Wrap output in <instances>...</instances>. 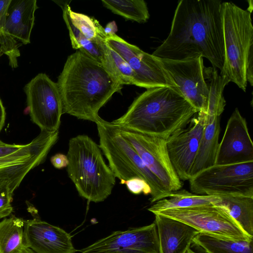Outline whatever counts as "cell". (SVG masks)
Segmentation results:
<instances>
[{
    "label": "cell",
    "mask_w": 253,
    "mask_h": 253,
    "mask_svg": "<svg viewBox=\"0 0 253 253\" xmlns=\"http://www.w3.org/2000/svg\"><path fill=\"white\" fill-rule=\"evenodd\" d=\"M248 2H249V7L247 10L251 13L252 12V10H253V1L250 0H248Z\"/></svg>",
    "instance_id": "38"
},
{
    "label": "cell",
    "mask_w": 253,
    "mask_h": 253,
    "mask_svg": "<svg viewBox=\"0 0 253 253\" xmlns=\"http://www.w3.org/2000/svg\"><path fill=\"white\" fill-rule=\"evenodd\" d=\"M214 205L219 207L240 226L244 233L253 238V198L245 196H218Z\"/></svg>",
    "instance_id": "23"
},
{
    "label": "cell",
    "mask_w": 253,
    "mask_h": 253,
    "mask_svg": "<svg viewBox=\"0 0 253 253\" xmlns=\"http://www.w3.org/2000/svg\"><path fill=\"white\" fill-rule=\"evenodd\" d=\"M219 133L220 117L207 115L198 150L190 172V177L215 165Z\"/></svg>",
    "instance_id": "21"
},
{
    "label": "cell",
    "mask_w": 253,
    "mask_h": 253,
    "mask_svg": "<svg viewBox=\"0 0 253 253\" xmlns=\"http://www.w3.org/2000/svg\"><path fill=\"white\" fill-rule=\"evenodd\" d=\"M246 79L250 85L253 84V47L250 49L246 66Z\"/></svg>",
    "instance_id": "32"
},
{
    "label": "cell",
    "mask_w": 253,
    "mask_h": 253,
    "mask_svg": "<svg viewBox=\"0 0 253 253\" xmlns=\"http://www.w3.org/2000/svg\"><path fill=\"white\" fill-rule=\"evenodd\" d=\"M59 137V131H41L30 143L0 157V179L10 181L16 189L28 172L42 163Z\"/></svg>",
    "instance_id": "12"
},
{
    "label": "cell",
    "mask_w": 253,
    "mask_h": 253,
    "mask_svg": "<svg viewBox=\"0 0 253 253\" xmlns=\"http://www.w3.org/2000/svg\"><path fill=\"white\" fill-rule=\"evenodd\" d=\"M21 253H36L33 250L25 246Z\"/></svg>",
    "instance_id": "37"
},
{
    "label": "cell",
    "mask_w": 253,
    "mask_h": 253,
    "mask_svg": "<svg viewBox=\"0 0 253 253\" xmlns=\"http://www.w3.org/2000/svg\"><path fill=\"white\" fill-rule=\"evenodd\" d=\"M253 161V143L246 120L236 108L230 117L219 143L215 165Z\"/></svg>",
    "instance_id": "17"
},
{
    "label": "cell",
    "mask_w": 253,
    "mask_h": 253,
    "mask_svg": "<svg viewBox=\"0 0 253 253\" xmlns=\"http://www.w3.org/2000/svg\"><path fill=\"white\" fill-rule=\"evenodd\" d=\"M63 113L96 123L99 110L121 85L97 60L81 49L68 56L58 78Z\"/></svg>",
    "instance_id": "2"
},
{
    "label": "cell",
    "mask_w": 253,
    "mask_h": 253,
    "mask_svg": "<svg viewBox=\"0 0 253 253\" xmlns=\"http://www.w3.org/2000/svg\"><path fill=\"white\" fill-rule=\"evenodd\" d=\"M105 41L133 70L134 85L146 89L162 86L178 87L159 58L144 52L116 34L106 35Z\"/></svg>",
    "instance_id": "11"
},
{
    "label": "cell",
    "mask_w": 253,
    "mask_h": 253,
    "mask_svg": "<svg viewBox=\"0 0 253 253\" xmlns=\"http://www.w3.org/2000/svg\"><path fill=\"white\" fill-rule=\"evenodd\" d=\"M120 183L125 184L128 190L133 194L143 193L145 195H148L151 193V189L149 185L141 178L134 177L127 180H122Z\"/></svg>",
    "instance_id": "30"
},
{
    "label": "cell",
    "mask_w": 253,
    "mask_h": 253,
    "mask_svg": "<svg viewBox=\"0 0 253 253\" xmlns=\"http://www.w3.org/2000/svg\"><path fill=\"white\" fill-rule=\"evenodd\" d=\"M11 0H0V32L4 26L6 14Z\"/></svg>",
    "instance_id": "33"
},
{
    "label": "cell",
    "mask_w": 253,
    "mask_h": 253,
    "mask_svg": "<svg viewBox=\"0 0 253 253\" xmlns=\"http://www.w3.org/2000/svg\"><path fill=\"white\" fill-rule=\"evenodd\" d=\"M38 8L36 0H11L1 31L23 44L30 43Z\"/></svg>",
    "instance_id": "20"
},
{
    "label": "cell",
    "mask_w": 253,
    "mask_h": 253,
    "mask_svg": "<svg viewBox=\"0 0 253 253\" xmlns=\"http://www.w3.org/2000/svg\"><path fill=\"white\" fill-rule=\"evenodd\" d=\"M185 253H198L194 252L193 250H192L191 249V247H189V248H188V249L186 250V252H185Z\"/></svg>",
    "instance_id": "39"
},
{
    "label": "cell",
    "mask_w": 253,
    "mask_h": 253,
    "mask_svg": "<svg viewBox=\"0 0 253 253\" xmlns=\"http://www.w3.org/2000/svg\"><path fill=\"white\" fill-rule=\"evenodd\" d=\"M188 180L191 191L195 194L253 198V161L214 165Z\"/></svg>",
    "instance_id": "7"
},
{
    "label": "cell",
    "mask_w": 253,
    "mask_h": 253,
    "mask_svg": "<svg viewBox=\"0 0 253 253\" xmlns=\"http://www.w3.org/2000/svg\"><path fill=\"white\" fill-rule=\"evenodd\" d=\"M24 145L6 144L0 146V157L11 154L21 149Z\"/></svg>",
    "instance_id": "34"
},
{
    "label": "cell",
    "mask_w": 253,
    "mask_h": 253,
    "mask_svg": "<svg viewBox=\"0 0 253 253\" xmlns=\"http://www.w3.org/2000/svg\"><path fill=\"white\" fill-rule=\"evenodd\" d=\"M95 124L99 138V147L107 159L109 167L115 177L122 181L138 177L146 181L151 189V203L167 197L169 193L117 127L101 117Z\"/></svg>",
    "instance_id": "5"
},
{
    "label": "cell",
    "mask_w": 253,
    "mask_h": 253,
    "mask_svg": "<svg viewBox=\"0 0 253 253\" xmlns=\"http://www.w3.org/2000/svg\"><path fill=\"white\" fill-rule=\"evenodd\" d=\"M198 112L178 87H157L138 95L126 112L111 123L117 127L167 139L186 126Z\"/></svg>",
    "instance_id": "3"
},
{
    "label": "cell",
    "mask_w": 253,
    "mask_h": 253,
    "mask_svg": "<svg viewBox=\"0 0 253 253\" xmlns=\"http://www.w3.org/2000/svg\"><path fill=\"white\" fill-rule=\"evenodd\" d=\"M222 2L179 1L168 37L152 54L175 60L205 57L221 71L224 61Z\"/></svg>",
    "instance_id": "1"
},
{
    "label": "cell",
    "mask_w": 253,
    "mask_h": 253,
    "mask_svg": "<svg viewBox=\"0 0 253 253\" xmlns=\"http://www.w3.org/2000/svg\"><path fill=\"white\" fill-rule=\"evenodd\" d=\"M101 64L121 85L134 84L135 75L127 62L105 41Z\"/></svg>",
    "instance_id": "27"
},
{
    "label": "cell",
    "mask_w": 253,
    "mask_h": 253,
    "mask_svg": "<svg viewBox=\"0 0 253 253\" xmlns=\"http://www.w3.org/2000/svg\"><path fill=\"white\" fill-rule=\"evenodd\" d=\"M6 113L5 108L0 98V131L4 126L5 120Z\"/></svg>",
    "instance_id": "36"
},
{
    "label": "cell",
    "mask_w": 253,
    "mask_h": 253,
    "mask_svg": "<svg viewBox=\"0 0 253 253\" xmlns=\"http://www.w3.org/2000/svg\"><path fill=\"white\" fill-rule=\"evenodd\" d=\"M116 127L169 193L181 189L182 183L170 161L166 139Z\"/></svg>",
    "instance_id": "10"
},
{
    "label": "cell",
    "mask_w": 253,
    "mask_h": 253,
    "mask_svg": "<svg viewBox=\"0 0 253 253\" xmlns=\"http://www.w3.org/2000/svg\"><path fill=\"white\" fill-rule=\"evenodd\" d=\"M6 143H5L4 142H2L0 139V146H4L5 145H6Z\"/></svg>",
    "instance_id": "40"
},
{
    "label": "cell",
    "mask_w": 253,
    "mask_h": 253,
    "mask_svg": "<svg viewBox=\"0 0 253 253\" xmlns=\"http://www.w3.org/2000/svg\"><path fill=\"white\" fill-rule=\"evenodd\" d=\"M155 214L182 222L200 232L235 240L253 239L244 233L226 211L214 205L169 209Z\"/></svg>",
    "instance_id": "8"
},
{
    "label": "cell",
    "mask_w": 253,
    "mask_h": 253,
    "mask_svg": "<svg viewBox=\"0 0 253 253\" xmlns=\"http://www.w3.org/2000/svg\"><path fill=\"white\" fill-rule=\"evenodd\" d=\"M207 119V114L198 112L186 126L166 139L170 161L180 180H188L190 178Z\"/></svg>",
    "instance_id": "15"
},
{
    "label": "cell",
    "mask_w": 253,
    "mask_h": 253,
    "mask_svg": "<svg viewBox=\"0 0 253 253\" xmlns=\"http://www.w3.org/2000/svg\"><path fill=\"white\" fill-rule=\"evenodd\" d=\"M24 91L31 121L41 131L58 130L63 106L57 83L40 73L25 85Z\"/></svg>",
    "instance_id": "9"
},
{
    "label": "cell",
    "mask_w": 253,
    "mask_h": 253,
    "mask_svg": "<svg viewBox=\"0 0 253 253\" xmlns=\"http://www.w3.org/2000/svg\"><path fill=\"white\" fill-rule=\"evenodd\" d=\"M219 198L218 196L200 195L185 189H180L169 193L167 197L155 202L148 210L155 214L169 209L214 205Z\"/></svg>",
    "instance_id": "24"
},
{
    "label": "cell",
    "mask_w": 253,
    "mask_h": 253,
    "mask_svg": "<svg viewBox=\"0 0 253 253\" xmlns=\"http://www.w3.org/2000/svg\"><path fill=\"white\" fill-rule=\"evenodd\" d=\"M2 53L1 52V49H0V56H1L2 55Z\"/></svg>",
    "instance_id": "41"
},
{
    "label": "cell",
    "mask_w": 253,
    "mask_h": 253,
    "mask_svg": "<svg viewBox=\"0 0 253 253\" xmlns=\"http://www.w3.org/2000/svg\"><path fill=\"white\" fill-rule=\"evenodd\" d=\"M80 253H160L156 224L116 231L78 251Z\"/></svg>",
    "instance_id": "13"
},
{
    "label": "cell",
    "mask_w": 253,
    "mask_h": 253,
    "mask_svg": "<svg viewBox=\"0 0 253 253\" xmlns=\"http://www.w3.org/2000/svg\"><path fill=\"white\" fill-rule=\"evenodd\" d=\"M160 59L184 97L198 112L207 114L209 89L204 77L203 58Z\"/></svg>",
    "instance_id": "14"
},
{
    "label": "cell",
    "mask_w": 253,
    "mask_h": 253,
    "mask_svg": "<svg viewBox=\"0 0 253 253\" xmlns=\"http://www.w3.org/2000/svg\"><path fill=\"white\" fill-rule=\"evenodd\" d=\"M160 253H185L200 232L177 220L155 214Z\"/></svg>",
    "instance_id": "19"
},
{
    "label": "cell",
    "mask_w": 253,
    "mask_h": 253,
    "mask_svg": "<svg viewBox=\"0 0 253 253\" xmlns=\"http://www.w3.org/2000/svg\"><path fill=\"white\" fill-rule=\"evenodd\" d=\"M204 74L209 89L207 115L210 117H220L226 105L223 90L229 81L219 75L213 67H204Z\"/></svg>",
    "instance_id": "26"
},
{
    "label": "cell",
    "mask_w": 253,
    "mask_h": 253,
    "mask_svg": "<svg viewBox=\"0 0 253 253\" xmlns=\"http://www.w3.org/2000/svg\"><path fill=\"white\" fill-rule=\"evenodd\" d=\"M16 189L12 183L4 179H0V219L9 216L13 211L12 202Z\"/></svg>",
    "instance_id": "29"
},
{
    "label": "cell",
    "mask_w": 253,
    "mask_h": 253,
    "mask_svg": "<svg viewBox=\"0 0 253 253\" xmlns=\"http://www.w3.org/2000/svg\"><path fill=\"white\" fill-rule=\"evenodd\" d=\"M190 247L203 253H253V239L235 240L199 232L193 239Z\"/></svg>",
    "instance_id": "22"
},
{
    "label": "cell",
    "mask_w": 253,
    "mask_h": 253,
    "mask_svg": "<svg viewBox=\"0 0 253 253\" xmlns=\"http://www.w3.org/2000/svg\"><path fill=\"white\" fill-rule=\"evenodd\" d=\"M224 61L219 74L246 91V66L253 47L251 13L231 2H222Z\"/></svg>",
    "instance_id": "6"
},
{
    "label": "cell",
    "mask_w": 253,
    "mask_h": 253,
    "mask_svg": "<svg viewBox=\"0 0 253 253\" xmlns=\"http://www.w3.org/2000/svg\"><path fill=\"white\" fill-rule=\"evenodd\" d=\"M25 246L36 253H75L71 234L36 217L24 220Z\"/></svg>",
    "instance_id": "18"
},
{
    "label": "cell",
    "mask_w": 253,
    "mask_h": 253,
    "mask_svg": "<svg viewBox=\"0 0 253 253\" xmlns=\"http://www.w3.org/2000/svg\"><path fill=\"white\" fill-rule=\"evenodd\" d=\"M67 156V171L82 197L89 202L104 201L112 193L115 176L103 159L101 150L85 134L71 138Z\"/></svg>",
    "instance_id": "4"
},
{
    "label": "cell",
    "mask_w": 253,
    "mask_h": 253,
    "mask_svg": "<svg viewBox=\"0 0 253 253\" xmlns=\"http://www.w3.org/2000/svg\"><path fill=\"white\" fill-rule=\"evenodd\" d=\"M101 2L106 8L126 19L145 23L149 19L147 4L143 0H102Z\"/></svg>",
    "instance_id": "28"
},
{
    "label": "cell",
    "mask_w": 253,
    "mask_h": 253,
    "mask_svg": "<svg viewBox=\"0 0 253 253\" xmlns=\"http://www.w3.org/2000/svg\"><path fill=\"white\" fill-rule=\"evenodd\" d=\"M62 8L73 48L83 50L101 63L106 37L104 28L94 17L72 11L68 3Z\"/></svg>",
    "instance_id": "16"
},
{
    "label": "cell",
    "mask_w": 253,
    "mask_h": 253,
    "mask_svg": "<svg viewBox=\"0 0 253 253\" xmlns=\"http://www.w3.org/2000/svg\"><path fill=\"white\" fill-rule=\"evenodd\" d=\"M24 220L11 215L0 221V253H21L25 247Z\"/></svg>",
    "instance_id": "25"
},
{
    "label": "cell",
    "mask_w": 253,
    "mask_h": 253,
    "mask_svg": "<svg viewBox=\"0 0 253 253\" xmlns=\"http://www.w3.org/2000/svg\"><path fill=\"white\" fill-rule=\"evenodd\" d=\"M104 30L106 35H111L116 34L117 27L115 22H111L109 23L105 28H104Z\"/></svg>",
    "instance_id": "35"
},
{
    "label": "cell",
    "mask_w": 253,
    "mask_h": 253,
    "mask_svg": "<svg viewBox=\"0 0 253 253\" xmlns=\"http://www.w3.org/2000/svg\"><path fill=\"white\" fill-rule=\"evenodd\" d=\"M50 162L53 166L57 169L67 167L69 163L67 155L61 153H57L52 156Z\"/></svg>",
    "instance_id": "31"
}]
</instances>
